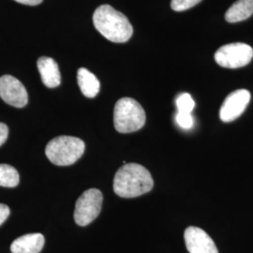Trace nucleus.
Instances as JSON below:
<instances>
[{"label":"nucleus","mask_w":253,"mask_h":253,"mask_svg":"<svg viewBox=\"0 0 253 253\" xmlns=\"http://www.w3.org/2000/svg\"><path fill=\"white\" fill-rule=\"evenodd\" d=\"M146 116L141 104L131 98L118 100L114 111V123L118 132L129 133L145 126Z\"/></svg>","instance_id":"4"},{"label":"nucleus","mask_w":253,"mask_h":253,"mask_svg":"<svg viewBox=\"0 0 253 253\" xmlns=\"http://www.w3.org/2000/svg\"><path fill=\"white\" fill-rule=\"evenodd\" d=\"M38 69L42 81L49 88H54L60 84L61 75L58 65L51 57L42 56L38 59Z\"/></svg>","instance_id":"10"},{"label":"nucleus","mask_w":253,"mask_h":253,"mask_svg":"<svg viewBox=\"0 0 253 253\" xmlns=\"http://www.w3.org/2000/svg\"><path fill=\"white\" fill-rule=\"evenodd\" d=\"M9 208L8 206L0 204V225L5 222L9 216Z\"/></svg>","instance_id":"19"},{"label":"nucleus","mask_w":253,"mask_h":253,"mask_svg":"<svg viewBox=\"0 0 253 253\" xmlns=\"http://www.w3.org/2000/svg\"><path fill=\"white\" fill-rule=\"evenodd\" d=\"M153 178L149 171L137 163L123 164L116 172L114 190L122 198H135L152 190Z\"/></svg>","instance_id":"1"},{"label":"nucleus","mask_w":253,"mask_h":253,"mask_svg":"<svg viewBox=\"0 0 253 253\" xmlns=\"http://www.w3.org/2000/svg\"><path fill=\"white\" fill-rule=\"evenodd\" d=\"M175 121L178 124V126H181L182 128L185 129H190L194 124V120L191 116V114L189 113H179L177 112L175 116Z\"/></svg>","instance_id":"17"},{"label":"nucleus","mask_w":253,"mask_h":253,"mask_svg":"<svg viewBox=\"0 0 253 253\" xmlns=\"http://www.w3.org/2000/svg\"><path fill=\"white\" fill-rule=\"evenodd\" d=\"M251 100V93L247 89H238L228 95L219 111V118L223 122H232L239 118Z\"/></svg>","instance_id":"8"},{"label":"nucleus","mask_w":253,"mask_h":253,"mask_svg":"<svg viewBox=\"0 0 253 253\" xmlns=\"http://www.w3.org/2000/svg\"><path fill=\"white\" fill-rule=\"evenodd\" d=\"M8 134H9V127L6 124L0 122V146L6 142Z\"/></svg>","instance_id":"18"},{"label":"nucleus","mask_w":253,"mask_h":253,"mask_svg":"<svg viewBox=\"0 0 253 253\" xmlns=\"http://www.w3.org/2000/svg\"><path fill=\"white\" fill-rule=\"evenodd\" d=\"M84 141L73 136H58L46 145L45 154L49 161L58 166H68L76 163L84 152Z\"/></svg>","instance_id":"3"},{"label":"nucleus","mask_w":253,"mask_h":253,"mask_svg":"<svg viewBox=\"0 0 253 253\" xmlns=\"http://www.w3.org/2000/svg\"><path fill=\"white\" fill-rule=\"evenodd\" d=\"M175 102L179 113L191 114L192 110L195 107V102L189 93H183L179 95Z\"/></svg>","instance_id":"15"},{"label":"nucleus","mask_w":253,"mask_h":253,"mask_svg":"<svg viewBox=\"0 0 253 253\" xmlns=\"http://www.w3.org/2000/svg\"><path fill=\"white\" fill-rule=\"evenodd\" d=\"M0 98L16 108H23L28 102L26 87L18 79L11 75L0 77Z\"/></svg>","instance_id":"7"},{"label":"nucleus","mask_w":253,"mask_h":253,"mask_svg":"<svg viewBox=\"0 0 253 253\" xmlns=\"http://www.w3.org/2000/svg\"><path fill=\"white\" fill-rule=\"evenodd\" d=\"M93 23L100 34L113 42H126L133 33V27L126 15L110 5L97 8L93 14Z\"/></svg>","instance_id":"2"},{"label":"nucleus","mask_w":253,"mask_h":253,"mask_svg":"<svg viewBox=\"0 0 253 253\" xmlns=\"http://www.w3.org/2000/svg\"><path fill=\"white\" fill-rule=\"evenodd\" d=\"M202 0H172L171 7L175 11H183L196 6Z\"/></svg>","instance_id":"16"},{"label":"nucleus","mask_w":253,"mask_h":253,"mask_svg":"<svg viewBox=\"0 0 253 253\" xmlns=\"http://www.w3.org/2000/svg\"><path fill=\"white\" fill-rule=\"evenodd\" d=\"M44 242V236L42 234H28L15 239L10 246V251L12 253H40Z\"/></svg>","instance_id":"11"},{"label":"nucleus","mask_w":253,"mask_h":253,"mask_svg":"<svg viewBox=\"0 0 253 253\" xmlns=\"http://www.w3.org/2000/svg\"><path fill=\"white\" fill-rule=\"evenodd\" d=\"M102 193L98 189L85 190L75 205L74 220L79 226H86L100 215L102 207Z\"/></svg>","instance_id":"5"},{"label":"nucleus","mask_w":253,"mask_h":253,"mask_svg":"<svg viewBox=\"0 0 253 253\" xmlns=\"http://www.w3.org/2000/svg\"><path fill=\"white\" fill-rule=\"evenodd\" d=\"M20 176L17 170L8 164H0V186L14 188L19 184Z\"/></svg>","instance_id":"14"},{"label":"nucleus","mask_w":253,"mask_h":253,"mask_svg":"<svg viewBox=\"0 0 253 253\" xmlns=\"http://www.w3.org/2000/svg\"><path fill=\"white\" fill-rule=\"evenodd\" d=\"M15 1L21 3V4L28 5V6H36L42 2V0H15Z\"/></svg>","instance_id":"20"},{"label":"nucleus","mask_w":253,"mask_h":253,"mask_svg":"<svg viewBox=\"0 0 253 253\" xmlns=\"http://www.w3.org/2000/svg\"><path fill=\"white\" fill-rule=\"evenodd\" d=\"M77 80L82 93L86 98H95L100 92V81L88 70L84 68L79 69L77 73Z\"/></svg>","instance_id":"12"},{"label":"nucleus","mask_w":253,"mask_h":253,"mask_svg":"<svg viewBox=\"0 0 253 253\" xmlns=\"http://www.w3.org/2000/svg\"><path fill=\"white\" fill-rule=\"evenodd\" d=\"M185 244L190 253H218L213 239L201 228L190 226L186 229Z\"/></svg>","instance_id":"9"},{"label":"nucleus","mask_w":253,"mask_h":253,"mask_svg":"<svg viewBox=\"0 0 253 253\" xmlns=\"http://www.w3.org/2000/svg\"><path fill=\"white\" fill-rule=\"evenodd\" d=\"M253 14V0H237L225 13L229 23H237L250 18Z\"/></svg>","instance_id":"13"},{"label":"nucleus","mask_w":253,"mask_h":253,"mask_svg":"<svg viewBox=\"0 0 253 253\" xmlns=\"http://www.w3.org/2000/svg\"><path fill=\"white\" fill-rule=\"evenodd\" d=\"M253 58V48L242 42L229 43L220 47L215 53V60L220 67L238 69L251 63Z\"/></svg>","instance_id":"6"}]
</instances>
